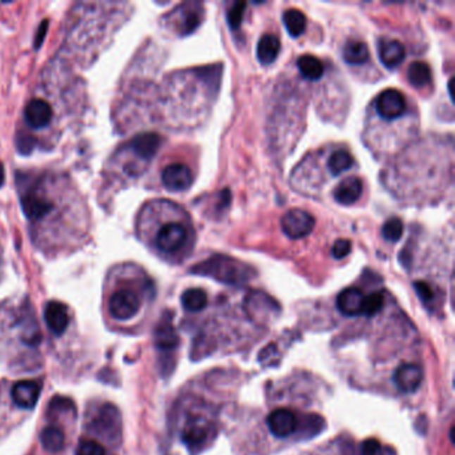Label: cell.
I'll return each mask as SVG.
<instances>
[{"label": "cell", "mask_w": 455, "mask_h": 455, "mask_svg": "<svg viewBox=\"0 0 455 455\" xmlns=\"http://www.w3.org/2000/svg\"><path fill=\"white\" fill-rule=\"evenodd\" d=\"M192 274L210 277L230 286H242L253 278L254 270L249 265L226 255H214L195 265Z\"/></svg>", "instance_id": "6da1fadb"}, {"label": "cell", "mask_w": 455, "mask_h": 455, "mask_svg": "<svg viewBox=\"0 0 455 455\" xmlns=\"http://www.w3.org/2000/svg\"><path fill=\"white\" fill-rule=\"evenodd\" d=\"M142 301L137 291L128 287L115 290L108 298V316L116 322H127L138 316Z\"/></svg>", "instance_id": "7a4b0ae2"}, {"label": "cell", "mask_w": 455, "mask_h": 455, "mask_svg": "<svg viewBox=\"0 0 455 455\" xmlns=\"http://www.w3.org/2000/svg\"><path fill=\"white\" fill-rule=\"evenodd\" d=\"M213 434H216V428L208 419L202 416H190L182 429L180 438L191 453H197L210 442Z\"/></svg>", "instance_id": "3957f363"}, {"label": "cell", "mask_w": 455, "mask_h": 455, "mask_svg": "<svg viewBox=\"0 0 455 455\" xmlns=\"http://www.w3.org/2000/svg\"><path fill=\"white\" fill-rule=\"evenodd\" d=\"M280 225L285 235H287L290 239H302L313 232L316 228V219L304 210L292 208L283 216Z\"/></svg>", "instance_id": "277c9868"}, {"label": "cell", "mask_w": 455, "mask_h": 455, "mask_svg": "<svg viewBox=\"0 0 455 455\" xmlns=\"http://www.w3.org/2000/svg\"><path fill=\"white\" fill-rule=\"evenodd\" d=\"M187 240V230L177 222L167 223L158 231L155 237L156 249L163 254H175Z\"/></svg>", "instance_id": "5b68a950"}, {"label": "cell", "mask_w": 455, "mask_h": 455, "mask_svg": "<svg viewBox=\"0 0 455 455\" xmlns=\"http://www.w3.org/2000/svg\"><path fill=\"white\" fill-rule=\"evenodd\" d=\"M42 385L37 380H18L11 386L10 397L13 405L25 411H31L38 405Z\"/></svg>", "instance_id": "8992f818"}, {"label": "cell", "mask_w": 455, "mask_h": 455, "mask_svg": "<svg viewBox=\"0 0 455 455\" xmlns=\"http://www.w3.org/2000/svg\"><path fill=\"white\" fill-rule=\"evenodd\" d=\"M377 113L385 120H394L405 114L406 99L398 89H387L382 91L377 99Z\"/></svg>", "instance_id": "52a82bcc"}, {"label": "cell", "mask_w": 455, "mask_h": 455, "mask_svg": "<svg viewBox=\"0 0 455 455\" xmlns=\"http://www.w3.org/2000/svg\"><path fill=\"white\" fill-rule=\"evenodd\" d=\"M52 116H54V110L50 103L42 98H34L25 106V123L32 130H42L50 126Z\"/></svg>", "instance_id": "ba28073f"}, {"label": "cell", "mask_w": 455, "mask_h": 455, "mask_svg": "<svg viewBox=\"0 0 455 455\" xmlns=\"http://www.w3.org/2000/svg\"><path fill=\"white\" fill-rule=\"evenodd\" d=\"M162 182L167 190L174 192L187 190L192 185V173L183 163H173L162 171Z\"/></svg>", "instance_id": "9c48e42d"}, {"label": "cell", "mask_w": 455, "mask_h": 455, "mask_svg": "<svg viewBox=\"0 0 455 455\" xmlns=\"http://www.w3.org/2000/svg\"><path fill=\"white\" fill-rule=\"evenodd\" d=\"M423 380V371L416 363H404L398 367L392 375V380L399 392H416Z\"/></svg>", "instance_id": "30bf717a"}, {"label": "cell", "mask_w": 455, "mask_h": 455, "mask_svg": "<svg viewBox=\"0 0 455 455\" xmlns=\"http://www.w3.org/2000/svg\"><path fill=\"white\" fill-rule=\"evenodd\" d=\"M70 313L66 304L58 301H51L44 308V322L52 334L62 335L70 325Z\"/></svg>", "instance_id": "8fae6325"}, {"label": "cell", "mask_w": 455, "mask_h": 455, "mask_svg": "<svg viewBox=\"0 0 455 455\" xmlns=\"http://www.w3.org/2000/svg\"><path fill=\"white\" fill-rule=\"evenodd\" d=\"M267 426L277 438H287L297 429V419L290 410L277 409L267 418Z\"/></svg>", "instance_id": "7c38bea8"}, {"label": "cell", "mask_w": 455, "mask_h": 455, "mask_svg": "<svg viewBox=\"0 0 455 455\" xmlns=\"http://www.w3.org/2000/svg\"><path fill=\"white\" fill-rule=\"evenodd\" d=\"M365 295L356 287H349L341 291L337 298V307L339 313L346 316H362Z\"/></svg>", "instance_id": "4fadbf2b"}, {"label": "cell", "mask_w": 455, "mask_h": 455, "mask_svg": "<svg viewBox=\"0 0 455 455\" xmlns=\"http://www.w3.org/2000/svg\"><path fill=\"white\" fill-rule=\"evenodd\" d=\"M406 51L404 44L395 39H382L380 43V59L382 64L394 70L405 61Z\"/></svg>", "instance_id": "5bb4252c"}, {"label": "cell", "mask_w": 455, "mask_h": 455, "mask_svg": "<svg viewBox=\"0 0 455 455\" xmlns=\"http://www.w3.org/2000/svg\"><path fill=\"white\" fill-rule=\"evenodd\" d=\"M162 138L155 132H144L135 137L130 143V149L143 161H150L159 150Z\"/></svg>", "instance_id": "9a60e30c"}, {"label": "cell", "mask_w": 455, "mask_h": 455, "mask_svg": "<svg viewBox=\"0 0 455 455\" xmlns=\"http://www.w3.org/2000/svg\"><path fill=\"white\" fill-rule=\"evenodd\" d=\"M363 191V183L359 177H350L342 180L334 191V199L343 206L356 202Z\"/></svg>", "instance_id": "2e32d148"}, {"label": "cell", "mask_w": 455, "mask_h": 455, "mask_svg": "<svg viewBox=\"0 0 455 455\" xmlns=\"http://www.w3.org/2000/svg\"><path fill=\"white\" fill-rule=\"evenodd\" d=\"M40 443L43 446V449L51 453V454H58L59 451H62L64 449V443H66V434L63 430L55 425H49L46 426L40 435Z\"/></svg>", "instance_id": "e0dca14e"}, {"label": "cell", "mask_w": 455, "mask_h": 455, "mask_svg": "<svg viewBox=\"0 0 455 455\" xmlns=\"http://www.w3.org/2000/svg\"><path fill=\"white\" fill-rule=\"evenodd\" d=\"M279 52H280V42L275 35L266 34L259 39L258 47H256V56L261 63L265 66L274 63L278 58Z\"/></svg>", "instance_id": "ac0fdd59"}, {"label": "cell", "mask_w": 455, "mask_h": 455, "mask_svg": "<svg viewBox=\"0 0 455 455\" xmlns=\"http://www.w3.org/2000/svg\"><path fill=\"white\" fill-rule=\"evenodd\" d=\"M179 343L177 331L170 319H165L155 330V344L159 350H173Z\"/></svg>", "instance_id": "d6986e66"}, {"label": "cell", "mask_w": 455, "mask_h": 455, "mask_svg": "<svg viewBox=\"0 0 455 455\" xmlns=\"http://www.w3.org/2000/svg\"><path fill=\"white\" fill-rule=\"evenodd\" d=\"M409 83L416 89H423L429 86L432 79L430 66L425 62H414L407 68Z\"/></svg>", "instance_id": "ffe728a7"}, {"label": "cell", "mask_w": 455, "mask_h": 455, "mask_svg": "<svg viewBox=\"0 0 455 455\" xmlns=\"http://www.w3.org/2000/svg\"><path fill=\"white\" fill-rule=\"evenodd\" d=\"M298 70L307 80H319L325 74V66L313 55H302L298 59Z\"/></svg>", "instance_id": "44dd1931"}, {"label": "cell", "mask_w": 455, "mask_h": 455, "mask_svg": "<svg viewBox=\"0 0 455 455\" xmlns=\"http://www.w3.org/2000/svg\"><path fill=\"white\" fill-rule=\"evenodd\" d=\"M368 56H370L368 47L363 42L350 40L343 47V59L346 63L351 64V66L366 63Z\"/></svg>", "instance_id": "7402d4cb"}, {"label": "cell", "mask_w": 455, "mask_h": 455, "mask_svg": "<svg viewBox=\"0 0 455 455\" xmlns=\"http://www.w3.org/2000/svg\"><path fill=\"white\" fill-rule=\"evenodd\" d=\"M208 297L202 289H189L182 295V304L190 313H199L207 307Z\"/></svg>", "instance_id": "603a6c76"}, {"label": "cell", "mask_w": 455, "mask_h": 455, "mask_svg": "<svg viewBox=\"0 0 455 455\" xmlns=\"http://www.w3.org/2000/svg\"><path fill=\"white\" fill-rule=\"evenodd\" d=\"M353 165H354L353 155L346 150H338V151L331 154L328 167H329L330 174L332 177H338L343 173L349 171Z\"/></svg>", "instance_id": "cb8c5ba5"}, {"label": "cell", "mask_w": 455, "mask_h": 455, "mask_svg": "<svg viewBox=\"0 0 455 455\" xmlns=\"http://www.w3.org/2000/svg\"><path fill=\"white\" fill-rule=\"evenodd\" d=\"M283 25L292 38H298L306 30V16L302 11L290 8L283 13Z\"/></svg>", "instance_id": "d4e9b609"}, {"label": "cell", "mask_w": 455, "mask_h": 455, "mask_svg": "<svg viewBox=\"0 0 455 455\" xmlns=\"http://www.w3.org/2000/svg\"><path fill=\"white\" fill-rule=\"evenodd\" d=\"M404 234V223L399 218L392 216L387 219L382 228V237L387 242H398Z\"/></svg>", "instance_id": "484cf974"}, {"label": "cell", "mask_w": 455, "mask_h": 455, "mask_svg": "<svg viewBox=\"0 0 455 455\" xmlns=\"http://www.w3.org/2000/svg\"><path fill=\"white\" fill-rule=\"evenodd\" d=\"M75 455H107L101 442L92 438H82L76 446Z\"/></svg>", "instance_id": "4316f807"}, {"label": "cell", "mask_w": 455, "mask_h": 455, "mask_svg": "<svg viewBox=\"0 0 455 455\" xmlns=\"http://www.w3.org/2000/svg\"><path fill=\"white\" fill-rule=\"evenodd\" d=\"M383 304H385V297L382 292L370 294L368 297H365L362 316H373L378 314L383 308Z\"/></svg>", "instance_id": "83f0119b"}, {"label": "cell", "mask_w": 455, "mask_h": 455, "mask_svg": "<svg viewBox=\"0 0 455 455\" xmlns=\"http://www.w3.org/2000/svg\"><path fill=\"white\" fill-rule=\"evenodd\" d=\"M246 7H247L246 1H235L232 4V7L228 11V23L230 28H232V30L239 28L240 25H242V20H243V16H244Z\"/></svg>", "instance_id": "f1b7e54d"}, {"label": "cell", "mask_w": 455, "mask_h": 455, "mask_svg": "<svg viewBox=\"0 0 455 455\" xmlns=\"http://www.w3.org/2000/svg\"><path fill=\"white\" fill-rule=\"evenodd\" d=\"M414 290L417 292L419 299L422 301V304H429L432 302L434 291L431 289L429 283L422 282V280H417V282H414Z\"/></svg>", "instance_id": "f546056e"}, {"label": "cell", "mask_w": 455, "mask_h": 455, "mask_svg": "<svg viewBox=\"0 0 455 455\" xmlns=\"http://www.w3.org/2000/svg\"><path fill=\"white\" fill-rule=\"evenodd\" d=\"M350 253H351V242L349 239L337 240L331 250V254L335 259H343Z\"/></svg>", "instance_id": "4dcf8cb0"}, {"label": "cell", "mask_w": 455, "mask_h": 455, "mask_svg": "<svg viewBox=\"0 0 455 455\" xmlns=\"http://www.w3.org/2000/svg\"><path fill=\"white\" fill-rule=\"evenodd\" d=\"M362 455H385L382 444L377 440H366L362 444Z\"/></svg>", "instance_id": "1f68e13d"}, {"label": "cell", "mask_w": 455, "mask_h": 455, "mask_svg": "<svg viewBox=\"0 0 455 455\" xmlns=\"http://www.w3.org/2000/svg\"><path fill=\"white\" fill-rule=\"evenodd\" d=\"M3 182H4V166L0 163V186L3 185Z\"/></svg>", "instance_id": "d6a6232c"}]
</instances>
